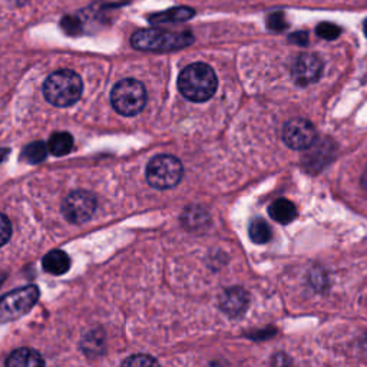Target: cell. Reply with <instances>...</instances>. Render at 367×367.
I'll use <instances>...</instances> for the list:
<instances>
[{"instance_id": "4fadbf2b", "label": "cell", "mask_w": 367, "mask_h": 367, "mask_svg": "<svg viewBox=\"0 0 367 367\" xmlns=\"http://www.w3.org/2000/svg\"><path fill=\"white\" fill-rule=\"evenodd\" d=\"M268 214L277 223L290 224L297 218V207L286 198H280L268 207Z\"/></svg>"}, {"instance_id": "ffe728a7", "label": "cell", "mask_w": 367, "mask_h": 367, "mask_svg": "<svg viewBox=\"0 0 367 367\" xmlns=\"http://www.w3.org/2000/svg\"><path fill=\"white\" fill-rule=\"evenodd\" d=\"M267 26H268V29L276 31V32L284 31L287 28V22H286L284 13L276 12V13L268 15V17H267Z\"/></svg>"}, {"instance_id": "44dd1931", "label": "cell", "mask_w": 367, "mask_h": 367, "mask_svg": "<svg viewBox=\"0 0 367 367\" xmlns=\"http://www.w3.org/2000/svg\"><path fill=\"white\" fill-rule=\"evenodd\" d=\"M12 237V224L9 218L3 214H0V247H3L5 244Z\"/></svg>"}, {"instance_id": "d4e9b609", "label": "cell", "mask_w": 367, "mask_h": 367, "mask_svg": "<svg viewBox=\"0 0 367 367\" xmlns=\"http://www.w3.org/2000/svg\"><path fill=\"white\" fill-rule=\"evenodd\" d=\"M8 155H9V150H6V148L0 150V162H2Z\"/></svg>"}, {"instance_id": "d6986e66", "label": "cell", "mask_w": 367, "mask_h": 367, "mask_svg": "<svg viewBox=\"0 0 367 367\" xmlns=\"http://www.w3.org/2000/svg\"><path fill=\"white\" fill-rule=\"evenodd\" d=\"M315 32H317V35H319L322 39H326V40H334L341 33V31H340L338 26H336L334 23H327V22L320 23L319 26L315 28Z\"/></svg>"}, {"instance_id": "6da1fadb", "label": "cell", "mask_w": 367, "mask_h": 367, "mask_svg": "<svg viewBox=\"0 0 367 367\" xmlns=\"http://www.w3.org/2000/svg\"><path fill=\"white\" fill-rule=\"evenodd\" d=\"M218 79L212 68L207 63H192L178 77V89L184 97L192 102H205L215 93Z\"/></svg>"}, {"instance_id": "5bb4252c", "label": "cell", "mask_w": 367, "mask_h": 367, "mask_svg": "<svg viewBox=\"0 0 367 367\" xmlns=\"http://www.w3.org/2000/svg\"><path fill=\"white\" fill-rule=\"evenodd\" d=\"M195 12L189 8L180 6V8H173L165 12H159L155 15L150 16V22L154 24H161V23H181L192 19Z\"/></svg>"}, {"instance_id": "3957f363", "label": "cell", "mask_w": 367, "mask_h": 367, "mask_svg": "<svg viewBox=\"0 0 367 367\" xmlns=\"http://www.w3.org/2000/svg\"><path fill=\"white\" fill-rule=\"evenodd\" d=\"M189 32H168L162 29H141L131 38V45L145 52H171L192 45Z\"/></svg>"}, {"instance_id": "5b68a950", "label": "cell", "mask_w": 367, "mask_h": 367, "mask_svg": "<svg viewBox=\"0 0 367 367\" xmlns=\"http://www.w3.org/2000/svg\"><path fill=\"white\" fill-rule=\"evenodd\" d=\"M184 174L181 161L173 155H158L146 166V181L157 189H169L180 184Z\"/></svg>"}, {"instance_id": "e0dca14e", "label": "cell", "mask_w": 367, "mask_h": 367, "mask_svg": "<svg viewBox=\"0 0 367 367\" xmlns=\"http://www.w3.org/2000/svg\"><path fill=\"white\" fill-rule=\"evenodd\" d=\"M250 238L256 242V244H265L272 240L273 233H272V227L268 226V223L263 218H257L254 221L250 224V230H249Z\"/></svg>"}, {"instance_id": "8fae6325", "label": "cell", "mask_w": 367, "mask_h": 367, "mask_svg": "<svg viewBox=\"0 0 367 367\" xmlns=\"http://www.w3.org/2000/svg\"><path fill=\"white\" fill-rule=\"evenodd\" d=\"M43 364H45L43 357L38 352L26 348L12 352L6 360L8 367H38Z\"/></svg>"}, {"instance_id": "484cf974", "label": "cell", "mask_w": 367, "mask_h": 367, "mask_svg": "<svg viewBox=\"0 0 367 367\" xmlns=\"http://www.w3.org/2000/svg\"><path fill=\"white\" fill-rule=\"evenodd\" d=\"M364 35L367 36V19L364 20Z\"/></svg>"}, {"instance_id": "7a4b0ae2", "label": "cell", "mask_w": 367, "mask_h": 367, "mask_svg": "<svg viewBox=\"0 0 367 367\" xmlns=\"http://www.w3.org/2000/svg\"><path fill=\"white\" fill-rule=\"evenodd\" d=\"M84 91V84L77 72L62 69L49 75L43 84V95L49 104L59 108L77 104Z\"/></svg>"}, {"instance_id": "2e32d148", "label": "cell", "mask_w": 367, "mask_h": 367, "mask_svg": "<svg viewBox=\"0 0 367 367\" xmlns=\"http://www.w3.org/2000/svg\"><path fill=\"white\" fill-rule=\"evenodd\" d=\"M73 148V138L68 132H55L47 142V150L55 157H63Z\"/></svg>"}, {"instance_id": "277c9868", "label": "cell", "mask_w": 367, "mask_h": 367, "mask_svg": "<svg viewBox=\"0 0 367 367\" xmlns=\"http://www.w3.org/2000/svg\"><path fill=\"white\" fill-rule=\"evenodd\" d=\"M111 102L115 111L124 116L138 115L146 104L145 86L136 79L118 82L111 92Z\"/></svg>"}, {"instance_id": "9a60e30c", "label": "cell", "mask_w": 367, "mask_h": 367, "mask_svg": "<svg viewBox=\"0 0 367 367\" xmlns=\"http://www.w3.org/2000/svg\"><path fill=\"white\" fill-rule=\"evenodd\" d=\"M208 223H210V217L207 211L201 207H189L185 210L182 215V224L191 231L201 230Z\"/></svg>"}, {"instance_id": "603a6c76", "label": "cell", "mask_w": 367, "mask_h": 367, "mask_svg": "<svg viewBox=\"0 0 367 367\" xmlns=\"http://www.w3.org/2000/svg\"><path fill=\"white\" fill-rule=\"evenodd\" d=\"M290 40L291 42H295V43H299V45H302V46H304V45H307L309 42V36H307V33L306 32H299V33H295V35H291L290 36Z\"/></svg>"}, {"instance_id": "4316f807", "label": "cell", "mask_w": 367, "mask_h": 367, "mask_svg": "<svg viewBox=\"0 0 367 367\" xmlns=\"http://www.w3.org/2000/svg\"><path fill=\"white\" fill-rule=\"evenodd\" d=\"M3 280H5V277H3V276H0V284L3 283Z\"/></svg>"}, {"instance_id": "cb8c5ba5", "label": "cell", "mask_w": 367, "mask_h": 367, "mask_svg": "<svg viewBox=\"0 0 367 367\" xmlns=\"http://www.w3.org/2000/svg\"><path fill=\"white\" fill-rule=\"evenodd\" d=\"M361 187H363V189L367 192V169H366V173H364L363 177H361Z\"/></svg>"}, {"instance_id": "8992f818", "label": "cell", "mask_w": 367, "mask_h": 367, "mask_svg": "<svg viewBox=\"0 0 367 367\" xmlns=\"http://www.w3.org/2000/svg\"><path fill=\"white\" fill-rule=\"evenodd\" d=\"M40 291L36 286L13 290L0 297V322H12L28 314L38 303Z\"/></svg>"}, {"instance_id": "7c38bea8", "label": "cell", "mask_w": 367, "mask_h": 367, "mask_svg": "<svg viewBox=\"0 0 367 367\" xmlns=\"http://www.w3.org/2000/svg\"><path fill=\"white\" fill-rule=\"evenodd\" d=\"M42 264L46 273L54 276H62L69 270L70 258L62 250H52L51 253H47L43 257Z\"/></svg>"}, {"instance_id": "7402d4cb", "label": "cell", "mask_w": 367, "mask_h": 367, "mask_svg": "<svg viewBox=\"0 0 367 367\" xmlns=\"http://www.w3.org/2000/svg\"><path fill=\"white\" fill-rule=\"evenodd\" d=\"M155 364H158V361L154 357L142 356V354L132 356L122 363V366H155Z\"/></svg>"}, {"instance_id": "ac0fdd59", "label": "cell", "mask_w": 367, "mask_h": 367, "mask_svg": "<svg viewBox=\"0 0 367 367\" xmlns=\"http://www.w3.org/2000/svg\"><path fill=\"white\" fill-rule=\"evenodd\" d=\"M47 155V148L43 142H32L23 150L22 158L29 164H39Z\"/></svg>"}, {"instance_id": "52a82bcc", "label": "cell", "mask_w": 367, "mask_h": 367, "mask_svg": "<svg viewBox=\"0 0 367 367\" xmlns=\"http://www.w3.org/2000/svg\"><path fill=\"white\" fill-rule=\"evenodd\" d=\"M95 195L88 191H73L62 203V214L72 224H84L96 211Z\"/></svg>"}, {"instance_id": "9c48e42d", "label": "cell", "mask_w": 367, "mask_h": 367, "mask_svg": "<svg viewBox=\"0 0 367 367\" xmlns=\"http://www.w3.org/2000/svg\"><path fill=\"white\" fill-rule=\"evenodd\" d=\"M323 61L314 54L300 55L291 68V77L299 86H307L320 79L323 73Z\"/></svg>"}, {"instance_id": "30bf717a", "label": "cell", "mask_w": 367, "mask_h": 367, "mask_svg": "<svg viewBox=\"0 0 367 367\" xmlns=\"http://www.w3.org/2000/svg\"><path fill=\"white\" fill-rule=\"evenodd\" d=\"M249 303L250 300L247 291L242 290L241 287L227 288L223 292L221 300H219V306H221L223 311L230 317H241L249 309Z\"/></svg>"}, {"instance_id": "ba28073f", "label": "cell", "mask_w": 367, "mask_h": 367, "mask_svg": "<svg viewBox=\"0 0 367 367\" xmlns=\"http://www.w3.org/2000/svg\"><path fill=\"white\" fill-rule=\"evenodd\" d=\"M315 128L310 120L292 118L283 127V141L292 150H309L315 141Z\"/></svg>"}]
</instances>
